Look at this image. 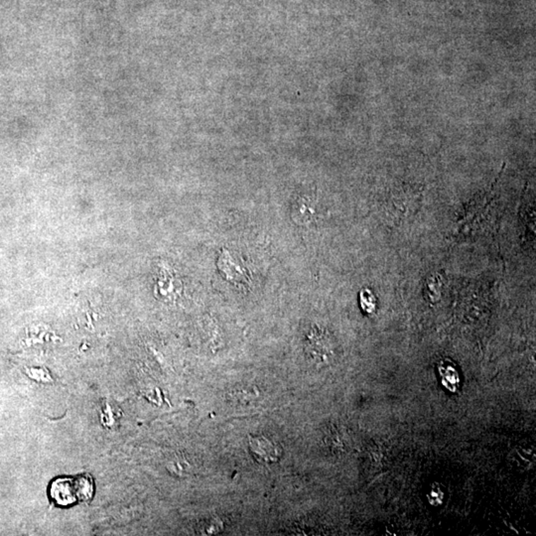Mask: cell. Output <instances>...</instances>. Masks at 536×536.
Listing matches in <instances>:
<instances>
[{"label": "cell", "mask_w": 536, "mask_h": 536, "mask_svg": "<svg viewBox=\"0 0 536 536\" xmlns=\"http://www.w3.org/2000/svg\"><path fill=\"white\" fill-rule=\"evenodd\" d=\"M92 481L91 477L80 476L58 479L51 485V499L59 506L87 501L92 497Z\"/></svg>", "instance_id": "cell-1"}, {"label": "cell", "mask_w": 536, "mask_h": 536, "mask_svg": "<svg viewBox=\"0 0 536 536\" xmlns=\"http://www.w3.org/2000/svg\"><path fill=\"white\" fill-rule=\"evenodd\" d=\"M250 450L253 457L263 464L276 462L281 455L279 446L267 437L250 438Z\"/></svg>", "instance_id": "cell-2"}, {"label": "cell", "mask_w": 536, "mask_h": 536, "mask_svg": "<svg viewBox=\"0 0 536 536\" xmlns=\"http://www.w3.org/2000/svg\"><path fill=\"white\" fill-rule=\"evenodd\" d=\"M439 370L443 386L451 392L457 391L460 386V377L457 370L451 365H445L440 367Z\"/></svg>", "instance_id": "cell-3"}]
</instances>
